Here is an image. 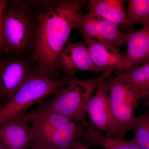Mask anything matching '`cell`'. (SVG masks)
<instances>
[{
    "label": "cell",
    "mask_w": 149,
    "mask_h": 149,
    "mask_svg": "<svg viewBox=\"0 0 149 149\" xmlns=\"http://www.w3.org/2000/svg\"><path fill=\"white\" fill-rule=\"evenodd\" d=\"M37 11L36 41L30 56L35 69L54 80L57 76L55 61L63 49L77 17L86 7L85 0L32 1Z\"/></svg>",
    "instance_id": "1"
},
{
    "label": "cell",
    "mask_w": 149,
    "mask_h": 149,
    "mask_svg": "<svg viewBox=\"0 0 149 149\" xmlns=\"http://www.w3.org/2000/svg\"><path fill=\"white\" fill-rule=\"evenodd\" d=\"M37 13L32 1L8 2L2 21L3 40L8 53L24 56L32 52L37 36Z\"/></svg>",
    "instance_id": "2"
},
{
    "label": "cell",
    "mask_w": 149,
    "mask_h": 149,
    "mask_svg": "<svg viewBox=\"0 0 149 149\" xmlns=\"http://www.w3.org/2000/svg\"><path fill=\"white\" fill-rule=\"evenodd\" d=\"M113 72L107 70L100 76L90 79L74 77L68 85L42 102L80 126L93 127L86 118L88 104L100 83Z\"/></svg>",
    "instance_id": "3"
},
{
    "label": "cell",
    "mask_w": 149,
    "mask_h": 149,
    "mask_svg": "<svg viewBox=\"0 0 149 149\" xmlns=\"http://www.w3.org/2000/svg\"><path fill=\"white\" fill-rule=\"evenodd\" d=\"M71 79L63 77L54 80L35 69L10 102L4 107L0 123L17 117L29 107L40 104L68 85Z\"/></svg>",
    "instance_id": "4"
},
{
    "label": "cell",
    "mask_w": 149,
    "mask_h": 149,
    "mask_svg": "<svg viewBox=\"0 0 149 149\" xmlns=\"http://www.w3.org/2000/svg\"><path fill=\"white\" fill-rule=\"evenodd\" d=\"M107 80L109 106L114 128V138L125 139L143 97L136 87L117 77L113 72Z\"/></svg>",
    "instance_id": "5"
},
{
    "label": "cell",
    "mask_w": 149,
    "mask_h": 149,
    "mask_svg": "<svg viewBox=\"0 0 149 149\" xmlns=\"http://www.w3.org/2000/svg\"><path fill=\"white\" fill-rule=\"evenodd\" d=\"M31 56L0 54V103H9L35 70Z\"/></svg>",
    "instance_id": "6"
},
{
    "label": "cell",
    "mask_w": 149,
    "mask_h": 149,
    "mask_svg": "<svg viewBox=\"0 0 149 149\" xmlns=\"http://www.w3.org/2000/svg\"><path fill=\"white\" fill-rule=\"evenodd\" d=\"M74 29L81 33L84 41L101 43L119 52L127 40V33L119 27L88 12L79 14Z\"/></svg>",
    "instance_id": "7"
},
{
    "label": "cell",
    "mask_w": 149,
    "mask_h": 149,
    "mask_svg": "<svg viewBox=\"0 0 149 149\" xmlns=\"http://www.w3.org/2000/svg\"><path fill=\"white\" fill-rule=\"evenodd\" d=\"M55 66L63 77L72 79L77 72L103 73L97 68L90 56L88 47L83 42L69 43L65 46L56 58Z\"/></svg>",
    "instance_id": "8"
},
{
    "label": "cell",
    "mask_w": 149,
    "mask_h": 149,
    "mask_svg": "<svg viewBox=\"0 0 149 149\" xmlns=\"http://www.w3.org/2000/svg\"><path fill=\"white\" fill-rule=\"evenodd\" d=\"M107 79L98 86L88 104L87 113L93 125L99 131L108 137L114 138V128L109 106V88Z\"/></svg>",
    "instance_id": "9"
},
{
    "label": "cell",
    "mask_w": 149,
    "mask_h": 149,
    "mask_svg": "<svg viewBox=\"0 0 149 149\" xmlns=\"http://www.w3.org/2000/svg\"><path fill=\"white\" fill-rule=\"evenodd\" d=\"M83 128L72 121L63 127L30 134V143L47 144L59 149H71L73 142L81 139Z\"/></svg>",
    "instance_id": "10"
},
{
    "label": "cell",
    "mask_w": 149,
    "mask_h": 149,
    "mask_svg": "<svg viewBox=\"0 0 149 149\" xmlns=\"http://www.w3.org/2000/svg\"><path fill=\"white\" fill-rule=\"evenodd\" d=\"M31 126L23 118L16 117L0 123V141L8 149H28Z\"/></svg>",
    "instance_id": "11"
},
{
    "label": "cell",
    "mask_w": 149,
    "mask_h": 149,
    "mask_svg": "<svg viewBox=\"0 0 149 149\" xmlns=\"http://www.w3.org/2000/svg\"><path fill=\"white\" fill-rule=\"evenodd\" d=\"M17 117L23 118L29 123L31 126V133L60 128L73 121L51 109L42 102L36 109L25 111Z\"/></svg>",
    "instance_id": "12"
},
{
    "label": "cell",
    "mask_w": 149,
    "mask_h": 149,
    "mask_svg": "<svg viewBox=\"0 0 149 149\" xmlns=\"http://www.w3.org/2000/svg\"><path fill=\"white\" fill-rule=\"evenodd\" d=\"M124 55L127 69L149 62V25L139 30L129 29Z\"/></svg>",
    "instance_id": "13"
},
{
    "label": "cell",
    "mask_w": 149,
    "mask_h": 149,
    "mask_svg": "<svg viewBox=\"0 0 149 149\" xmlns=\"http://www.w3.org/2000/svg\"><path fill=\"white\" fill-rule=\"evenodd\" d=\"M84 42L88 47L93 64L102 72L127 70L124 56L119 52L101 43L92 41Z\"/></svg>",
    "instance_id": "14"
},
{
    "label": "cell",
    "mask_w": 149,
    "mask_h": 149,
    "mask_svg": "<svg viewBox=\"0 0 149 149\" xmlns=\"http://www.w3.org/2000/svg\"><path fill=\"white\" fill-rule=\"evenodd\" d=\"M125 2V0H90L86 8L87 12L120 27L126 18Z\"/></svg>",
    "instance_id": "15"
},
{
    "label": "cell",
    "mask_w": 149,
    "mask_h": 149,
    "mask_svg": "<svg viewBox=\"0 0 149 149\" xmlns=\"http://www.w3.org/2000/svg\"><path fill=\"white\" fill-rule=\"evenodd\" d=\"M81 141L86 146H98L104 149H141L136 140L115 139L108 137L93 127L83 132Z\"/></svg>",
    "instance_id": "16"
},
{
    "label": "cell",
    "mask_w": 149,
    "mask_h": 149,
    "mask_svg": "<svg viewBox=\"0 0 149 149\" xmlns=\"http://www.w3.org/2000/svg\"><path fill=\"white\" fill-rule=\"evenodd\" d=\"M116 76L136 87L143 99L149 96V62L125 70L115 71Z\"/></svg>",
    "instance_id": "17"
},
{
    "label": "cell",
    "mask_w": 149,
    "mask_h": 149,
    "mask_svg": "<svg viewBox=\"0 0 149 149\" xmlns=\"http://www.w3.org/2000/svg\"><path fill=\"white\" fill-rule=\"evenodd\" d=\"M149 25V0H128L125 23L121 27L132 29L137 24Z\"/></svg>",
    "instance_id": "18"
},
{
    "label": "cell",
    "mask_w": 149,
    "mask_h": 149,
    "mask_svg": "<svg viewBox=\"0 0 149 149\" xmlns=\"http://www.w3.org/2000/svg\"><path fill=\"white\" fill-rule=\"evenodd\" d=\"M134 134L141 149H149V109L139 116H135L128 129Z\"/></svg>",
    "instance_id": "19"
},
{
    "label": "cell",
    "mask_w": 149,
    "mask_h": 149,
    "mask_svg": "<svg viewBox=\"0 0 149 149\" xmlns=\"http://www.w3.org/2000/svg\"><path fill=\"white\" fill-rule=\"evenodd\" d=\"M8 2L9 1L7 0H0V54L8 53L4 43L2 30V21L3 13Z\"/></svg>",
    "instance_id": "20"
},
{
    "label": "cell",
    "mask_w": 149,
    "mask_h": 149,
    "mask_svg": "<svg viewBox=\"0 0 149 149\" xmlns=\"http://www.w3.org/2000/svg\"><path fill=\"white\" fill-rule=\"evenodd\" d=\"M28 149H59L47 144L31 142Z\"/></svg>",
    "instance_id": "21"
},
{
    "label": "cell",
    "mask_w": 149,
    "mask_h": 149,
    "mask_svg": "<svg viewBox=\"0 0 149 149\" xmlns=\"http://www.w3.org/2000/svg\"><path fill=\"white\" fill-rule=\"evenodd\" d=\"M71 149H89L82 143L81 139L75 140L72 144Z\"/></svg>",
    "instance_id": "22"
},
{
    "label": "cell",
    "mask_w": 149,
    "mask_h": 149,
    "mask_svg": "<svg viewBox=\"0 0 149 149\" xmlns=\"http://www.w3.org/2000/svg\"><path fill=\"white\" fill-rule=\"evenodd\" d=\"M0 149H8L1 141H0Z\"/></svg>",
    "instance_id": "23"
},
{
    "label": "cell",
    "mask_w": 149,
    "mask_h": 149,
    "mask_svg": "<svg viewBox=\"0 0 149 149\" xmlns=\"http://www.w3.org/2000/svg\"><path fill=\"white\" fill-rule=\"evenodd\" d=\"M4 107L3 106L2 104L0 103V118H1V115L3 109Z\"/></svg>",
    "instance_id": "24"
},
{
    "label": "cell",
    "mask_w": 149,
    "mask_h": 149,
    "mask_svg": "<svg viewBox=\"0 0 149 149\" xmlns=\"http://www.w3.org/2000/svg\"><path fill=\"white\" fill-rule=\"evenodd\" d=\"M147 99H149V96L148 97V98Z\"/></svg>",
    "instance_id": "25"
},
{
    "label": "cell",
    "mask_w": 149,
    "mask_h": 149,
    "mask_svg": "<svg viewBox=\"0 0 149 149\" xmlns=\"http://www.w3.org/2000/svg\"></svg>",
    "instance_id": "26"
}]
</instances>
